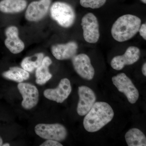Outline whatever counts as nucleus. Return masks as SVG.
Instances as JSON below:
<instances>
[{
  "mask_svg": "<svg viewBox=\"0 0 146 146\" xmlns=\"http://www.w3.org/2000/svg\"><path fill=\"white\" fill-rule=\"evenodd\" d=\"M83 125L87 131L96 132L112 121L114 116L112 108L105 102H96L87 113Z\"/></svg>",
  "mask_w": 146,
  "mask_h": 146,
  "instance_id": "f257e3e1",
  "label": "nucleus"
},
{
  "mask_svg": "<svg viewBox=\"0 0 146 146\" xmlns=\"http://www.w3.org/2000/svg\"><path fill=\"white\" fill-rule=\"evenodd\" d=\"M141 25V19L138 16L124 15L118 18L112 25L111 35L116 41L125 42L137 34Z\"/></svg>",
  "mask_w": 146,
  "mask_h": 146,
  "instance_id": "f03ea898",
  "label": "nucleus"
},
{
  "mask_svg": "<svg viewBox=\"0 0 146 146\" xmlns=\"http://www.w3.org/2000/svg\"><path fill=\"white\" fill-rule=\"evenodd\" d=\"M52 18L60 26L68 28L73 25L76 19V14L70 5L61 2H56L51 7Z\"/></svg>",
  "mask_w": 146,
  "mask_h": 146,
  "instance_id": "7ed1b4c3",
  "label": "nucleus"
},
{
  "mask_svg": "<svg viewBox=\"0 0 146 146\" xmlns=\"http://www.w3.org/2000/svg\"><path fill=\"white\" fill-rule=\"evenodd\" d=\"M35 131L41 138L58 142L64 141L68 135L66 128L59 123L38 124L35 127Z\"/></svg>",
  "mask_w": 146,
  "mask_h": 146,
  "instance_id": "20e7f679",
  "label": "nucleus"
},
{
  "mask_svg": "<svg viewBox=\"0 0 146 146\" xmlns=\"http://www.w3.org/2000/svg\"><path fill=\"white\" fill-rule=\"evenodd\" d=\"M113 84L120 92L123 93L131 104L137 102L139 94L138 89L125 74L120 73L112 78Z\"/></svg>",
  "mask_w": 146,
  "mask_h": 146,
  "instance_id": "39448f33",
  "label": "nucleus"
},
{
  "mask_svg": "<svg viewBox=\"0 0 146 146\" xmlns=\"http://www.w3.org/2000/svg\"><path fill=\"white\" fill-rule=\"evenodd\" d=\"M81 25L85 41L91 44L97 43L100 36L99 24L97 17L93 13H87L82 17Z\"/></svg>",
  "mask_w": 146,
  "mask_h": 146,
  "instance_id": "423d86ee",
  "label": "nucleus"
},
{
  "mask_svg": "<svg viewBox=\"0 0 146 146\" xmlns=\"http://www.w3.org/2000/svg\"><path fill=\"white\" fill-rule=\"evenodd\" d=\"M72 59L73 67L79 75L87 80L93 79L95 75V70L88 55L80 54L76 55Z\"/></svg>",
  "mask_w": 146,
  "mask_h": 146,
  "instance_id": "0eeeda50",
  "label": "nucleus"
},
{
  "mask_svg": "<svg viewBox=\"0 0 146 146\" xmlns=\"http://www.w3.org/2000/svg\"><path fill=\"white\" fill-rule=\"evenodd\" d=\"M78 93L79 100L77 111L80 116L86 115L96 102V94L89 87L82 86L78 87Z\"/></svg>",
  "mask_w": 146,
  "mask_h": 146,
  "instance_id": "6e6552de",
  "label": "nucleus"
},
{
  "mask_svg": "<svg viewBox=\"0 0 146 146\" xmlns=\"http://www.w3.org/2000/svg\"><path fill=\"white\" fill-rule=\"evenodd\" d=\"M18 88L23 98L22 106L26 110H30L38 104L39 91L37 88L31 84L20 82Z\"/></svg>",
  "mask_w": 146,
  "mask_h": 146,
  "instance_id": "1a4fd4ad",
  "label": "nucleus"
},
{
  "mask_svg": "<svg viewBox=\"0 0 146 146\" xmlns=\"http://www.w3.org/2000/svg\"><path fill=\"white\" fill-rule=\"evenodd\" d=\"M72 90L70 80L68 78H64L61 80L56 88L45 90L44 95L48 99L58 103H62L68 98Z\"/></svg>",
  "mask_w": 146,
  "mask_h": 146,
  "instance_id": "9d476101",
  "label": "nucleus"
},
{
  "mask_svg": "<svg viewBox=\"0 0 146 146\" xmlns=\"http://www.w3.org/2000/svg\"><path fill=\"white\" fill-rule=\"evenodd\" d=\"M140 50L136 46H130L122 55L117 56L111 61L112 68L116 70H121L126 65H131L136 63L140 58Z\"/></svg>",
  "mask_w": 146,
  "mask_h": 146,
  "instance_id": "9b49d317",
  "label": "nucleus"
},
{
  "mask_svg": "<svg viewBox=\"0 0 146 146\" xmlns=\"http://www.w3.org/2000/svg\"><path fill=\"white\" fill-rule=\"evenodd\" d=\"M51 4L50 0H41L31 3L26 11V19L30 22L40 21L46 15Z\"/></svg>",
  "mask_w": 146,
  "mask_h": 146,
  "instance_id": "f8f14e48",
  "label": "nucleus"
},
{
  "mask_svg": "<svg viewBox=\"0 0 146 146\" xmlns=\"http://www.w3.org/2000/svg\"><path fill=\"white\" fill-rule=\"evenodd\" d=\"M5 34L6 39L5 41V44L11 52L14 54L22 52L25 49V45L19 38L17 27L13 26L8 27L6 29Z\"/></svg>",
  "mask_w": 146,
  "mask_h": 146,
  "instance_id": "ddd939ff",
  "label": "nucleus"
},
{
  "mask_svg": "<svg viewBox=\"0 0 146 146\" xmlns=\"http://www.w3.org/2000/svg\"><path fill=\"white\" fill-rule=\"evenodd\" d=\"M78 46L74 42H70L65 44H57L51 47L53 55L58 60L71 59L76 55Z\"/></svg>",
  "mask_w": 146,
  "mask_h": 146,
  "instance_id": "4468645a",
  "label": "nucleus"
},
{
  "mask_svg": "<svg viewBox=\"0 0 146 146\" xmlns=\"http://www.w3.org/2000/svg\"><path fill=\"white\" fill-rule=\"evenodd\" d=\"M52 63L51 59L48 56H45L42 60V64L36 69L35 77L36 82L42 85L46 83L52 77L50 72L49 67Z\"/></svg>",
  "mask_w": 146,
  "mask_h": 146,
  "instance_id": "2eb2a0df",
  "label": "nucleus"
},
{
  "mask_svg": "<svg viewBox=\"0 0 146 146\" xmlns=\"http://www.w3.org/2000/svg\"><path fill=\"white\" fill-rule=\"evenodd\" d=\"M26 0H2L0 1V11L4 13H19L26 8Z\"/></svg>",
  "mask_w": 146,
  "mask_h": 146,
  "instance_id": "dca6fc26",
  "label": "nucleus"
},
{
  "mask_svg": "<svg viewBox=\"0 0 146 146\" xmlns=\"http://www.w3.org/2000/svg\"><path fill=\"white\" fill-rule=\"evenodd\" d=\"M125 141L129 146H146V138L144 133L137 128H132L126 133Z\"/></svg>",
  "mask_w": 146,
  "mask_h": 146,
  "instance_id": "f3484780",
  "label": "nucleus"
},
{
  "mask_svg": "<svg viewBox=\"0 0 146 146\" xmlns=\"http://www.w3.org/2000/svg\"><path fill=\"white\" fill-rule=\"evenodd\" d=\"M2 75L5 78L19 83L27 80L30 77L27 71L17 67H11L9 70L3 72Z\"/></svg>",
  "mask_w": 146,
  "mask_h": 146,
  "instance_id": "a211bd4d",
  "label": "nucleus"
},
{
  "mask_svg": "<svg viewBox=\"0 0 146 146\" xmlns=\"http://www.w3.org/2000/svg\"><path fill=\"white\" fill-rule=\"evenodd\" d=\"M44 57V54L42 53L25 57L21 62V67L28 72H32L41 65Z\"/></svg>",
  "mask_w": 146,
  "mask_h": 146,
  "instance_id": "6ab92c4d",
  "label": "nucleus"
},
{
  "mask_svg": "<svg viewBox=\"0 0 146 146\" xmlns=\"http://www.w3.org/2000/svg\"><path fill=\"white\" fill-rule=\"evenodd\" d=\"M106 1V0H80V4L85 8L96 9L102 7Z\"/></svg>",
  "mask_w": 146,
  "mask_h": 146,
  "instance_id": "aec40b11",
  "label": "nucleus"
},
{
  "mask_svg": "<svg viewBox=\"0 0 146 146\" xmlns=\"http://www.w3.org/2000/svg\"><path fill=\"white\" fill-rule=\"evenodd\" d=\"M63 145L58 141L54 140H47L44 143L41 144L40 146H62Z\"/></svg>",
  "mask_w": 146,
  "mask_h": 146,
  "instance_id": "412c9836",
  "label": "nucleus"
},
{
  "mask_svg": "<svg viewBox=\"0 0 146 146\" xmlns=\"http://www.w3.org/2000/svg\"><path fill=\"white\" fill-rule=\"evenodd\" d=\"M139 33L141 36L145 40L146 39V24L145 23L141 25L139 29Z\"/></svg>",
  "mask_w": 146,
  "mask_h": 146,
  "instance_id": "4be33fe9",
  "label": "nucleus"
},
{
  "mask_svg": "<svg viewBox=\"0 0 146 146\" xmlns=\"http://www.w3.org/2000/svg\"><path fill=\"white\" fill-rule=\"evenodd\" d=\"M142 72L143 74L145 76H146V63H144L142 68Z\"/></svg>",
  "mask_w": 146,
  "mask_h": 146,
  "instance_id": "5701e85b",
  "label": "nucleus"
},
{
  "mask_svg": "<svg viewBox=\"0 0 146 146\" xmlns=\"http://www.w3.org/2000/svg\"><path fill=\"white\" fill-rule=\"evenodd\" d=\"M3 144V141L2 138L0 136V146L2 145Z\"/></svg>",
  "mask_w": 146,
  "mask_h": 146,
  "instance_id": "b1692460",
  "label": "nucleus"
},
{
  "mask_svg": "<svg viewBox=\"0 0 146 146\" xmlns=\"http://www.w3.org/2000/svg\"><path fill=\"white\" fill-rule=\"evenodd\" d=\"M3 146H10V144L8 143H5L3 144L2 145Z\"/></svg>",
  "mask_w": 146,
  "mask_h": 146,
  "instance_id": "393cba45",
  "label": "nucleus"
},
{
  "mask_svg": "<svg viewBox=\"0 0 146 146\" xmlns=\"http://www.w3.org/2000/svg\"><path fill=\"white\" fill-rule=\"evenodd\" d=\"M141 1H142L144 3L146 4V0H141Z\"/></svg>",
  "mask_w": 146,
  "mask_h": 146,
  "instance_id": "a878e982",
  "label": "nucleus"
}]
</instances>
